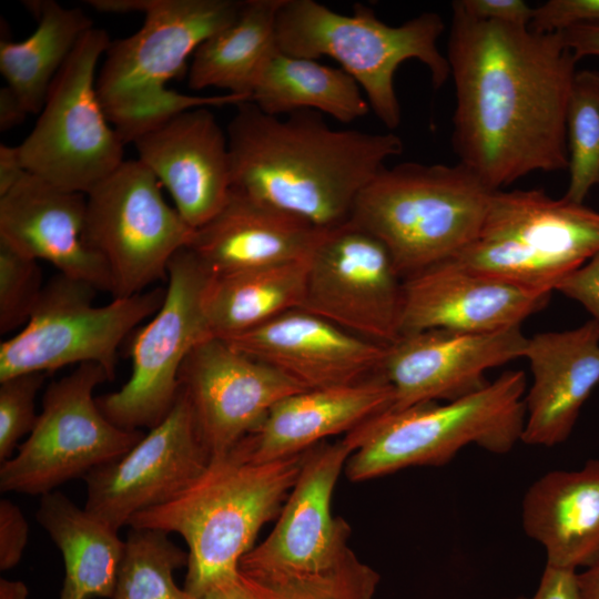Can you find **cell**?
Instances as JSON below:
<instances>
[{
	"label": "cell",
	"instance_id": "cell-1",
	"mask_svg": "<svg viewBox=\"0 0 599 599\" xmlns=\"http://www.w3.org/2000/svg\"><path fill=\"white\" fill-rule=\"evenodd\" d=\"M451 145L493 190L568 169L566 115L577 59L559 32L483 21L451 3Z\"/></svg>",
	"mask_w": 599,
	"mask_h": 599
},
{
	"label": "cell",
	"instance_id": "cell-2",
	"mask_svg": "<svg viewBox=\"0 0 599 599\" xmlns=\"http://www.w3.org/2000/svg\"><path fill=\"white\" fill-rule=\"evenodd\" d=\"M226 135L232 190L317 229L348 222L363 189L404 150L393 133L334 129L323 114L282 116L242 102Z\"/></svg>",
	"mask_w": 599,
	"mask_h": 599
},
{
	"label": "cell",
	"instance_id": "cell-3",
	"mask_svg": "<svg viewBox=\"0 0 599 599\" xmlns=\"http://www.w3.org/2000/svg\"><path fill=\"white\" fill-rule=\"evenodd\" d=\"M305 453L255 461L242 439L231 450L212 457L205 471L184 491L135 514L128 526L183 537L189 548L184 590L201 599L237 575L240 561L253 548L260 529L280 515Z\"/></svg>",
	"mask_w": 599,
	"mask_h": 599
},
{
	"label": "cell",
	"instance_id": "cell-4",
	"mask_svg": "<svg viewBox=\"0 0 599 599\" xmlns=\"http://www.w3.org/2000/svg\"><path fill=\"white\" fill-rule=\"evenodd\" d=\"M242 6L238 0H148L142 27L111 40L97 92L124 145L189 109L251 101L231 93L197 95L166 88L201 43L236 19Z\"/></svg>",
	"mask_w": 599,
	"mask_h": 599
},
{
	"label": "cell",
	"instance_id": "cell-5",
	"mask_svg": "<svg viewBox=\"0 0 599 599\" xmlns=\"http://www.w3.org/2000/svg\"><path fill=\"white\" fill-rule=\"evenodd\" d=\"M495 191L459 162H403L363 189L348 222L377 237L405 278L469 245Z\"/></svg>",
	"mask_w": 599,
	"mask_h": 599
},
{
	"label": "cell",
	"instance_id": "cell-6",
	"mask_svg": "<svg viewBox=\"0 0 599 599\" xmlns=\"http://www.w3.org/2000/svg\"><path fill=\"white\" fill-rule=\"evenodd\" d=\"M526 386L522 370H507L465 397L387 410L363 423L347 433L355 445L347 478L364 481L412 466H440L470 444L510 451L521 440Z\"/></svg>",
	"mask_w": 599,
	"mask_h": 599
},
{
	"label": "cell",
	"instance_id": "cell-7",
	"mask_svg": "<svg viewBox=\"0 0 599 599\" xmlns=\"http://www.w3.org/2000/svg\"><path fill=\"white\" fill-rule=\"evenodd\" d=\"M444 30L436 12L420 13L394 27L362 3L344 14L314 0H284L276 20V43L290 55L337 61L356 80L370 111L394 130L402 120L394 77L403 62H422L434 88L444 85L450 75L437 44Z\"/></svg>",
	"mask_w": 599,
	"mask_h": 599
},
{
	"label": "cell",
	"instance_id": "cell-8",
	"mask_svg": "<svg viewBox=\"0 0 599 599\" xmlns=\"http://www.w3.org/2000/svg\"><path fill=\"white\" fill-rule=\"evenodd\" d=\"M599 252V212L542 190H496L477 237L453 260L478 273L554 292Z\"/></svg>",
	"mask_w": 599,
	"mask_h": 599
},
{
	"label": "cell",
	"instance_id": "cell-9",
	"mask_svg": "<svg viewBox=\"0 0 599 599\" xmlns=\"http://www.w3.org/2000/svg\"><path fill=\"white\" fill-rule=\"evenodd\" d=\"M110 42L100 28L82 35L52 81L35 125L19 145L27 172L85 195L124 161V144L97 92V67Z\"/></svg>",
	"mask_w": 599,
	"mask_h": 599
},
{
	"label": "cell",
	"instance_id": "cell-10",
	"mask_svg": "<svg viewBox=\"0 0 599 599\" xmlns=\"http://www.w3.org/2000/svg\"><path fill=\"white\" fill-rule=\"evenodd\" d=\"M98 290L60 273L44 284L23 328L0 344V382L95 363L113 379L122 342L161 307L165 288L94 305Z\"/></svg>",
	"mask_w": 599,
	"mask_h": 599
},
{
	"label": "cell",
	"instance_id": "cell-11",
	"mask_svg": "<svg viewBox=\"0 0 599 599\" xmlns=\"http://www.w3.org/2000/svg\"><path fill=\"white\" fill-rule=\"evenodd\" d=\"M105 380L111 378L102 366L84 363L48 386L32 432L1 463V491L41 497L120 458L144 437L103 415L93 392Z\"/></svg>",
	"mask_w": 599,
	"mask_h": 599
},
{
	"label": "cell",
	"instance_id": "cell-12",
	"mask_svg": "<svg viewBox=\"0 0 599 599\" xmlns=\"http://www.w3.org/2000/svg\"><path fill=\"white\" fill-rule=\"evenodd\" d=\"M160 182L139 160L123 161L87 194L83 238L105 262L113 298L145 291L167 276L173 256L195 234L164 200Z\"/></svg>",
	"mask_w": 599,
	"mask_h": 599
},
{
	"label": "cell",
	"instance_id": "cell-13",
	"mask_svg": "<svg viewBox=\"0 0 599 599\" xmlns=\"http://www.w3.org/2000/svg\"><path fill=\"white\" fill-rule=\"evenodd\" d=\"M207 278V270L189 247L171 260L164 301L131 341L130 378L119 390L95 398L118 427L151 429L173 408L185 359L199 344L214 337L203 307Z\"/></svg>",
	"mask_w": 599,
	"mask_h": 599
},
{
	"label": "cell",
	"instance_id": "cell-14",
	"mask_svg": "<svg viewBox=\"0 0 599 599\" xmlns=\"http://www.w3.org/2000/svg\"><path fill=\"white\" fill-rule=\"evenodd\" d=\"M403 280L386 246L347 222L314 247L300 308L388 346L400 336Z\"/></svg>",
	"mask_w": 599,
	"mask_h": 599
},
{
	"label": "cell",
	"instance_id": "cell-15",
	"mask_svg": "<svg viewBox=\"0 0 599 599\" xmlns=\"http://www.w3.org/2000/svg\"><path fill=\"white\" fill-rule=\"evenodd\" d=\"M212 456L180 387L167 416L126 454L88 473L84 509L119 530L131 517L163 505L190 487Z\"/></svg>",
	"mask_w": 599,
	"mask_h": 599
},
{
	"label": "cell",
	"instance_id": "cell-16",
	"mask_svg": "<svg viewBox=\"0 0 599 599\" xmlns=\"http://www.w3.org/2000/svg\"><path fill=\"white\" fill-rule=\"evenodd\" d=\"M355 450L346 434L334 444L319 443L305 453L301 473L272 532L240 561L253 577H301L325 571L353 550L351 527L331 510L332 497Z\"/></svg>",
	"mask_w": 599,
	"mask_h": 599
},
{
	"label": "cell",
	"instance_id": "cell-17",
	"mask_svg": "<svg viewBox=\"0 0 599 599\" xmlns=\"http://www.w3.org/2000/svg\"><path fill=\"white\" fill-rule=\"evenodd\" d=\"M180 387L212 457L254 433L277 402L306 390L219 337L203 341L190 353L180 372Z\"/></svg>",
	"mask_w": 599,
	"mask_h": 599
},
{
	"label": "cell",
	"instance_id": "cell-18",
	"mask_svg": "<svg viewBox=\"0 0 599 599\" xmlns=\"http://www.w3.org/2000/svg\"><path fill=\"white\" fill-rule=\"evenodd\" d=\"M521 326L467 333L443 328L400 335L386 348L380 372L394 390L390 410L451 402L486 387L485 373L524 356Z\"/></svg>",
	"mask_w": 599,
	"mask_h": 599
},
{
	"label": "cell",
	"instance_id": "cell-19",
	"mask_svg": "<svg viewBox=\"0 0 599 599\" xmlns=\"http://www.w3.org/2000/svg\"><path fill=\"white\" fill-rule=\"evenodd\" d=\"M551 293L478 273L450 258L403 280L400 335L434 328L486 333L521 326L548 304Z\"/></svg>",
	"mask_w": 599,
	"mask_h": 599
},
{
	"label": "cell",
	"instance_id": "cell-20",
	"mask_svg": "<svg viewBox=\"0 0 599 599\" xmlns=\"http://www.w3.org/2000/svg\"><path fill=\"white\" fill-rule=\"evenodd\" d=\"M222 339L306 389L349 385L375 375L387 348L301 308Z\"/></svg>",
	"mask_w": 599,
	"mask_h": 599
},
{
	"label": "cell",
	"instance_id": "cell-21",
	"mask_svg": "<svg viewBox=\"0 0 599 599\" xmlns=\"http://www.w3.org/2000/svg\"><path fill=\"white\" fill-rule=\"evenodd\" d=\"M138 160L166 187L193 229L210 221L232 190L226 133L210 108L183 111L133 142Z\"/></svg>",
	"mask_w": 599,
	"mask_h": 599
},
{
	"label": "cell",
	"instance_id": "cell-22",
	"mask_svg": "<svg viewBox=\"0 0 599 599\" xmlns=\"http://www.w3.org/2000/svg\"><path fill=\"white\" fill-rule=\"evenodd\" d=\"M87 195L27 173L0 196V240L60 274L112 292L108 266L83 238Z\"/></svg>",
	"mask_w": 599,
	"mask_h": 599
},
{
	"label": "cell",
	"instance_id": "cell-23",
	"mask_svg": "<svg viewBox=\"0 0 599 599\" xmlns=\"http://www.w3.org/2000/svg\"><path fill=\"white\" fill-rule=\"evenodd\" d=\"M522 357L532 384L525 395L521 441L561 444L599 384V325L589 319L573 329L538 333L528 337Z\"/></svg>",
	"mask_w": 599,
	"mask_h": 599
},
{
	"label": "cell",
	"instance_id": "cell-24",
	"mask_svg": "<svg viewBox=\"0 0 599 599\" xmlns=\"http://www.w3.org/2000/svg\"><path fill=\"white\" fill-rule=\"evenodd\" d=\"M393 405V387L379 370L354 384L306 389L281 399L244 440L255 461L286 458L349 433Z\"/></svg>",
	"mask_w": 599,
	"mask_h": 599
},
{
	"label": "cell",
	"instance_id": "cell-25",
	"mask_svg": "<svg viewBox=\"0 0 599 599\" xmlns=\"http://www.w3.org/2000/svg\"><path fill=\"white\" fill-rule=\"evenodd\" d=\"M326 230L231 190L187 246L211 274L308 258Z\"/></svg>",
	"mask_w": 599,
	"mask_h": 599
},
{
	"label": "cell",
	"instance_id": "cell-26",
	"mask_svg": "<svg viewBox=\"0 0 599 599\" xmlns=\"http://www.w3.org/2000/svg\"><path fill=\"white\" fill-rule=\"evenodd\" d=\"M525 532L546 550V566L577 570L599 559V459L551 470L526 491Z\"/></svg>",
	"mask_w": 599,
	"mask_h": 599
},
{
	"label": "cell",
	"instance_id": "cell-27",
	"mask_svg": "<svg viewBox=\"0 0 599 599\" xmlns=\"http://www.w3.org/2000/svg\"><path fill=\"white\" fill-rule=\"evenodd\" d=\"M35 516L63 557L59 599H112L125 547L118 530L55 490L40 497Z\"/></svg>",
	"mask_w": 599,
	"mask_h": 599
},
{
	"label": "cell",
	"instance_id": "cell-28",
	"mask_svg": "<svg viewBox=\"0 0 599 599\" xmlns=\"http://www.w3.org/2000/svg\"><path fill=\"white\" fill-rule=\"evenodd\" d=\"M308 258L209 273L203 307L211 334L219 338L236 335L300 308L305 295Z\"/></svg>",
	"mask_w": 599,
	"mask_h": 599
},
{
	"label": "cell",
	"instance_id": "cell-29",
	"mask_svg": "<svg viewBox=\"0 0 599 599\" xmlns=\"http://www.w3.org/2000/svg\"><path fill=\"white\" fill-rule=\"evenodd\" d=\"M284 0H245L236 19L199 45L187 83L192 90L216 88L248 97L277 50L276 20Z\"/></svg>",
	"mask_w": 599,
	"mask_h": 599
},
{
	"label": "cell",
	"instance_id": "cell-30",
	"mask_svg": "<svg viewBox=\"0 0 599 599\" xmlns=\"http://www.w3.org/2000/svg\"><path fill=\"white\" fill-rule=\"evenodd\" d=\"M38 23L33 33L0 40V71L28 113H40L50 85L93 22L80 8L52 0L24 1Z\"/></svg>",
	"mask_w": 599,
	"mask_h": 599
},
{
	"label": "cell",
	"instance_id": "cell-31",
	"mask_svg": "<svg viewBox=\"0 0 599 599\" xmlns=\"http://www.w3.org/2000/svg\"><path fill=\"white\" fill-rule=\"evenodd\" d=\"M251 101L273 116L312 110L346 124L370 111L361 87L342 68L290 55L278 48L263 67Z\"/></svg>",
	"mask_w": 599,
	"mask_h": 599
},
{
	"label": "cell",
	"instance_id": "cell-32",
	"mask_svg": "<svg viewBox=\"0 0 599 599\" xmlns=\"http://www.w3.org/2000/svg\"><path fill=\"white\" fill-rule=\"evenodd\" d=\"M380 577L352 551L332 568L301 577L237 575L201 599H373Z\"/></svg>",
	"mask_w": 599,
	"mask_h": 599
},
{
	"label": "cell",
	"instance_id": "cell-33",
	"mask_svg": "<svg viewBox=\"0 0 599 599\" xmlns=\"http://www.w3.org/2000/svg\"><path fill=\"white\" fill-rule=\"evenodd\" d=\"M112 599H195L174 581L189 554L153 528L130 527Z\"/></svg>",
	"mask_w": 599,
	"mask_h": 599
},
{
	"label": "cell",
	"instance_id": "cell-34",
	"mask_svg": "<svg viewBox=\"0 0 599 599\" xmlns=\"http://www.w3.org/2000/svg\"><path fill=\"white\" fill-rule=\"evenodd\" d=\"M569 184L564 197L583 204L599 185V71L575 73L566 115Z\"/></svg>",
	"mask_w": 599,
	"mask_h": 599
},
{
	"label": "cell",
	"instance_id": "cell-35",
	"mask_svg": "<svg viewBox=\"0 0 599 599\" xmlns=\"http://www.w3.org/2000/svg\"><path fill=\"white\" fill-rule=\"evenodd\" d=\"M39 261L0 240V333L26 325L43 290Z\"/></svg>",
	"mask_w": 599,
	"mask_h": 599
},
{
	"label": "cell",
	"instance_id": "cell-36",
	"mask_svg": "<svg viewBox=\"0 0 599 599\" xmlns=\"http://www.w3.org/2000/svg\"><path fill=\"white\" fill-rule=\"evenodd\" d=\"M44 373H29L0 382V460L12 457L20 439L29 435L38 419L35 396Z\"/></svg>",
	"mask_w": 599,
	"mask_h": 599
},
{
	"label": "cell",
	"instance_id": "cell-37",
	"mask_svg": "<svg viewBox=\"0 0 599 599\" xmlns=\"http://www.w3.org/2000/svg\"><path fill=\"white\" fill-rule=\"evenodd\" d=\"M579 24L599 27V0H549L535 8L529 28L552 33Z\"/></svg>",
	"mask_w": 599,
	"mask_h": 599
},
{
	"label": "cell",
	"instance_id": "cell-38",
	"mask_svg": "<svg viewBox=\"0 0 599 599\" xmlns=\"http://www.w3.org/2000/svg\"><path fill=\"white\" fill-rule=\"evenodd\" d=\"M28 521L11 500H0V569L16 567L22 558L28 541Z\"/></svg>",
	"mask_w": 599,
	"mask_h": 599
},
{
	"label": "cell",
	"instance_id": "cell-39",
	"mask_svg": "<svg viewBox=\"0 0 599 599\" xmlns=\"http://www.w3.org/2000/svg\"><path fill=\"white\" fill-rule=\"evenodd\" d=\"M554 291L581 304L599 325V252L565 275Z\"/></svg>",
	"mask_w": 599,
	"mask_h": 599
},
{
	"label": "cell",
	"instance_id": "cell-40",
	"mask_svg": "<svg viewBox=\"0 0 599 599\" xmlns=\"http://www.w3.org/2000/svg\"><path fill=\"white\" fill-rule=\"evenodd\" d=\"M470 17L516 27H529L535 8L524 0H458Z\"/></svg>",
	"mask_w": 599,
	"mask_h": 599
},
{
	"label": "cell",
	"instance_id": "cell-41",
	"mask_svg": "<svg viewBox=\"0 0 599 599\" xmlns=\"http://www.w3.org/2000/svg\"><path fill=\"white\" fill-rule=\"evenodd\" d=\"M577 571L546 566L531 597L505 599H580Z\"/></svg>",
	"mask_w": 599,
	"mask_h": 599
},
{
	"label": "cell",
	"instance_id": "cell-42",
	"mask_svg": "<svg viewBox=\"0 0 599 599\" xmlns=\"http://www.w3.org/2000/svg\"><path fill=\"white\" fill-rule=\"evenodd\" d=\"M564 43L576 59L586 55L599 57V27L579 24L559 31Z\"/></svg>",
	"mask_w": 599,
	"mask_h": 599
},
{
	"label": "cell",
	"instance_id": "cell-43",
	"mask_svg": "<svg viewBox=\"0 0 599 599\" xmlns=\"http://www.w3.org/2000/svg\"><path fill=\"white\" fill-rule=\"evenodd\" d=\"M19 145H0V196L7 194L27 174Z\"/></svg>",
	"mask_w": 599,
	"mask_h": 599
},
{
	"label": "cell",
	"instance_id": "cell-44",
	"mask_svg": "<svg viewBox=\"0 0 599 599\" xmlns=\"http://www.w3.org/2000/svg\"><path fill=\"white\" fill-rule=\"evenodd\" d=\"M28 112L8 85L0 89V130L8 131L24 121Z\"/></svg>",
	"mask_w": 599,
	"mask_h": 599
},
{
	"label": "cell",
	"instance_id": "cell-45",
	"mask_svg": "<svg viewBox=\"0 0 599 599\" xmlns=\"http://www.w3.org/2000/svg\"><path fill=\"white\" fill-rule=\"evenodd\" d=\"M90 7L105 13L144 12L148 0H89Z\"/></svg>",
	"mask_w": 599,
	"mask_h": 599
},
{
	"label": "cell",
	"instance_id": "cell-46",
	"mask_svg": "<svg viewBox=\"0 0 599 599\" xmlns=\"http://www.w3.org/2000/svg\"><path fill=\"white\" fill-rule=\"evenodd\" d=\"M580 599H599V559L577 573Z\"/></svg>",
	"mask_w": 599,
	"mask_h": 599
},
{
	"label": "cell",
	"instance_id": "cell-47",
	"mask_svg": "<svg viewBox=\"0 0 599 599\" xmlns=\"http://www.w3.org/2000/svg\"><path fill=\"white\" fill-rule=\"evenodd\" d=\"M28 588L22 581L0 579V599H27Z\"/></svg>",
	"mask_w": 599,
	"mask_h": 599
}]
</instances>
